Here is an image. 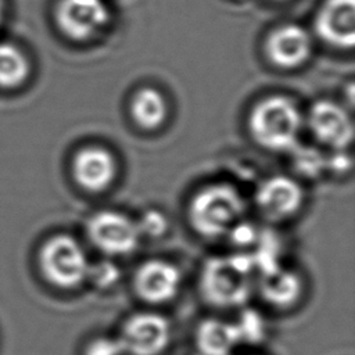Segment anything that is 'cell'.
I'll use <instances>...</instances> for the list:
<instances>
[{"label":"cell","mask_w":355,"mask_h":355,"mask_svg":"<svg viewBox=\"0 0 355 355\" xmlns=\"http://www.w3.org/2000/svg\"><path fill=\"white\" fill-rule=\"evenodd\" d=\"M254 273L255 265L250 254L215 257L202 268L201 290L218 306H239L251 295Z\"/></svg>","instance_id":"obj_1"},{"label":"cell","mask_w":355,"mask_h":355,"mask_svg":"<svg viewBox=\"0 0 355 355\" xmlns=\"http://www.w3.org/2000/svg\"><path fill=\"white\" fill-rule=\"evenodd\" d=\"M248 126L254 140L263 148L287 151L297 146L302 116L288 97L270 96L252 108Z\"/></svg>","instance_id":"obj_2"},{"label":"cell","mask_w":355,"mask_h":355,"mask_svg":"<svg viewBox=\"0 0 355 355\" xmlns=\"http://www.w3.org/2000/svg\"><path fill=\"white\" fill-rule=\"evenodd\" d=\"M245 201L237 189L230 184H212L198 191L189 207V219L197 233L215 239L227 232L240 220Z\"/></svg>","instance_id":"obj_3"},{"label":"cell","mask_w":355,"mask_h":355,"mask_svg":"<svg viewBox=\"0 0 355 355\" xmlns=\"http://www.w3.org/2000/svg\"><path fill=\"white\" fill-rule=\"evenodd\" d=\"M44 276L55 286L71 288L87 279L90 263L80 244L69 236L60 234L46 241L40 251Z\"/></svg>","instance_id":"obj_4"},{"label":"cell","mask_w":355,"mask_h":355,"mask_svg":"<svg viewBox=\"0 0 355 355\" xmlns=\"http://www.w3.org/2000/svg\"><path fill=\"white\" fill-rule=\"evenodd\" d=\"M55 21L69 39L89 40L108 24L110 10L104 0H58Z\"/></svg>","instance_id":"obj_5"},{"label":"cell","mask_w":355,"mask_h":355,"mask_svg":"<svg viewBox=\"0 0 355 355\" xmlns=\"http://www.w3.org/2000/svg\"><path fill=\"white\" fill-rule=\"evenodd\" d=\"M87 234L98 250L110 255L132 252L141 236L136 222L112 211H103L92 216L87 223Z\"/></svg>","instance_id":"obj_6"},{"label":"cell","mask_w":355,"mask_h":355,"mask_svg":"<svg viewBox=\"0 0 355 355\" xmlns=\"http://www.w3.org/2000/svg\"><path fill=\"white\" fill-rule=\"evenodd\" d=\"M125 354L157 355L164 351L171 338L168 320L153 312H140L130 316L118 337Z\"/></svg>","instance_id":"obj_7"},{"label":"cell","mask_w":355,"mask_h":355,"mask_svg":"<svg viewBox=\"0 0 355 355\" xmlns=\"http://www.w3.org/2000/svg\"><path fill=\"white\" fill-rule=\"evenodd\" d=\"M309 126L319 141L334 150H344L354 137L351 116L341 105L329 100H320L312 105Z\"/></svg>","instance_id":"obj_8"},{"label":"cell","mask_w":355,"mask_h":355,"mask_svg":"<svg viewBox=\"0 0 355 355\" xmlns=\"http://www.w3.org/2000/svg\"><path fill=\"white\" fill-rule=\"evenodd\" d=\"M320 39L338 49H352L355 43V0H326L315 18Z\"/></svg>","instance_id":"obj_9"},{"label":"cell","mask_w":355,"mask_h":355,"mask_svg":"<svg viewBox=\"0 0 355 355\" xmlns=\"http://www.w3.org/2000/svg\"><path fill=\"white\" fill-rule=\"evenodd\" d=\"M301 186L291 178L277 175L263 180L255 194L261 212L269 219H284L294 215L302 204Z\"/></svg>","instance_id":"obj_10"},{"label":"cell","mask_w":355,"mask_h":355,"mask_svg":"<svg viewBox=\"0 0 355 355\" xmlns=\"http://www.w3.org/2000/svg\"><path fill=\"white\" fill-rule=\"evenodd\" d=\"M312 51V39L306 29L287 24L276 28L266 39V54L280 68H295L305 62Z\"/></svg>","instance_id":"obj_11"},{"label":"cell","mask_w":355,"mask_h":355,"mask_svg":"<svg viewBox=\"0 0 355 355\" xmlns=\"http://www.w3.org/2000/svg\"><path fill=\"white\" fill-rule=\"evenodd\" d=\"M135 286L143 300L153 304L166 302L179 291L180 273L166 261L151 259L139 268Z\"/></svg>","instance_id":"obj_12"},{"label":"cell","mask_w":355,"mask_h":355,"mask_svg":"<svg viewBox=\"0 0 355 355\" xmlns=\"http://www.w3.org/2000/svg\"><path fill=\"white\" fill-rule=\"evenodd\" d=\"M72 171L80 187L97 193L111 184L116 165L112 154L105 148L86 147L75 155Z\"/></svg>","instance_id":"obj_13"},{"label":"cell","mask_w":355,"mask_h":355,"mask_svg":"<svg viewBox=\"0 0 355 355\" xmlns=\"http://www.w3.org/2000/svg\"><path fill=\"white\" fill-rule=\"evenodd\" d=\"M196 341L202 355H230L240 344L236 326L218 319L204 320L197 329Z\"/></svg>","instance_id":"obj_14"},{"label":"cell","mask_w":355,"mask_h":355,"mask_svg":"<svg viewBox=\"0 0 355 355\" xmlns=\"http://www.w3.org/2000/svg\"><path fill=\"white\" fill-rule=\"evenodd\" d=\"M259 290L268 302L277 306H288L300 297L301 280L295 272L279 266L272 272L261 275Z\"/></svg>","instance_id":"obj_15"},{"label":"cell","mask_w":355,"mask_h":355,"mask_svg":"<svg viewBox=\"0 0 355 355\" xmlns=\"http://www.w3.org/2000/svg\"><path fill=\"white\" fill-rule=\"evenodd\" d=\"M130 111L135 122L139 126L151 130L164 123L168 107L164 96L158 90L153 87H144L135 94Z\"/></svg>","instance_id":"obj_16"},{"label":"cell","mask_w":355,"mask_h":355,"mask_svg":"<svg viewBox=\"0 0 355 355\" xmlns=\"http://www.w3.org/2000/svg\"><path fill=\"white\" fill-rule=\"evenodd\" d=\"M29 73V62L24 53L8 43H0V87H15Z\"/></svg>","instance_id":"obj_17"},{"label":"cell","mask_w":355,"mask_h":355,"mask_svg":"<svg viewBox=\"0 0 355 355\" xmlns=\"http://www.w3.org/2000/svg\"><path fill=\"white\" fill-rule=\"evenodd\" d=\"M240 343L257 344L265 337V322L257 311L243 312L240 320L234 324Z\"/></svg>","instance_id":"obj_18"},{"label":"cell","mask_w":355,"mask_h":355,"mask_svg":"<svg viewBox=\"0 0 355 355\" xmlns=\"http://www.w3.org/2000/svg\"><path fill=\"white\" fill-rule=\"evenodd\" d=\"M87 279L98 288H110L119 279V269L111 262H100L90 265Z\"/></svg>","instance_id":"obj_19"},{"label":"cell","mask_w":355,"mask_h":355,"mask_svg":"<svg viewBox=\"0 0 355 355\" xmlns=\"http://www.w3.org/2000/svg\"><path fill=\"white\" fill-rule=\"evenodd\" d=\"M140 234H146L150 237H159L162 236L168 229V220L164 214L153 209L147 211L140 222L137 223Z\"/></svg>","instance_id":"obj_20"},{"label":"cell","mask_w":355,"mask_h":355,"mask_svg":"<svg viewBox=\"0 0 355 355\" xmlns=\"http://www.w3.org/2000/svg\"><path fill=\"white\" fill-rule=\"evenodd\" d=\"M324 159L320 154L313 151L312 148H302L297 151L295 165L298 171L306 176H315L322 171Z\"/></svg>","instance_id":"obj_21"},{"label":"cell","mask_w":355,"mask_h":355,"mask_svg":"<svg viewBox=\"0 0 355 355\" xmlns=\"http://www.w3.org/2000/svg\"><path fill=\"white\" fill-rule=\"evenodd\" d=\"M125 351L119 338L100 337L93 340L87 348L85 355H123Z\"/></svg>","instance_id":"obj_22"},{"label":"cell","mask_w":355,"mask_h":355,"mask_svg":"<svg viewBox=\"0 0 355 355\" xmlns=\"http://www.w3.org/2000/svg\"><path fill=\"white\" fill-rule=\"evenodd\" d=\"M227 234H230L232 237V241L237 245H241V247H247L252 243H255L257 240V230L254 229V226L251 223H247V222H237L229 232Z\"/></svg>","instance_id":"obj_23"},{"label":"cell","mask_w":355,"mask_h":355,"mask_svg":"<svg viewBox=\"0 0 355 355\" xmlns=\"http://www.w3.org/2000/svg\"><path fill=\"white\" fill-rule=\"evenodd\" d=\"M3 15H4V0H0V22L3 19Z\"/></svg>","instance_id":"obj_24"}]
</instances>
